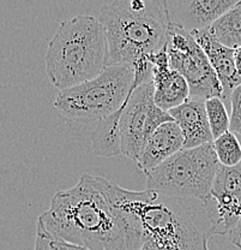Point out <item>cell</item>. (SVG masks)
Segmentation results:
<instances>
[{"mask_svg": "<svg viewBox=\"0 0 241 250\" xmlns=\"http://www.w3.org/2000/svg\"><path fill=\"white\" fill-rule=\"evenodd\" d=\"M169 114L183 132L185 140L184 149H192L214 143L204 100L190 98L183 105L170 109Z\"/></svg>", "mask_w": 241, "mask_h": 250, "instance_id": "cell-13", "label": "cell"}, {"mask_svg": "<svg viewBox=\"0 0 241 250\" xmlns=\"http://www.w3.org/2000/svg\"><path fill=\"white\" fill-rule=\"evenodd\" d=\"M239 0H166L170 24L187 33L208 30Z\"/></svg>", "mask_w": 241, "mask_h": 250, "instance_id": "cell-9", "label": "cell"}, {"mask_svg": "<svg viewBox=\"0 0 241 250\" xmlns=\"http://www.w3.org/2000/svg\"><path fill=\"white\" fill-rule=\"evenodd\" d=\"M107 34L95 16L79 15L65 21L48 42L46 72L61 90L97 77L108 67Z\"/></svg>", "mask_w": 241, "mask_h": 250, "instance_id": "cell-4", "label": "cell"}, {"mask_svg": "<svg viewBox=\"0 0 241 250\" xmlns=\"http://www.w3.org/2000/svg\"><path fill=\"white\" fill-rule=\"evenodd\" d=\"M107 34L108 66L149 61L167 42L169 28L166 0H116L98 9Z\"/></svg>", "mask_w": 241, "mask_h": 250, "instance_id": "cell-3", "label": "cell"}, {"mask_svg": "<svg viewBox=\"0 0 241 250\" xmlns=\"http://www.w3.org/2000/svg\"><path fill=\"white\" fill-rule=\"evenodd\" d=\"M215 40L229 48L241 47V0L209 28Z\"/></svg>", "mask_w": 241, "mask_h": 250, "instance_id": "cell-16", "label": "cell"}, {"mask_svg": "<svg viewBox=\"0 0 241 250\" xmlns=\"http://www.w3.org/2000/svg\"><path fill=\"white\" fill-rule=\"evenodd\" d=\"M184 145V135L175 122L162 124L145 143L137 166L144 174L149 173L183 150Z\"/></svg>", "mask_w": 241, "mask_h": 250, "instance_id": "cell-14", "label": "cell"}, {"mask_svg": "<svg viewBox=\"0 0 241 250\" xmlns=\"http://www.w3.org/2000/svg\"><path fill=\"white\" fill-rule=\"evenodd\" d=\"M234 59H235V66H237L238 72H239V75L241 76V47L240 48L235 49Z\"/></svg>", "mask_w": 241, "mask_h": 250, "instance_id": "cell-23", "label": "cell"}, {"mask_svg": "<svg viewBox=\"0 0 241 250\" xmlns=\"http://www.w3.org/2000/svg\"><path fill=\"white\" fill-rule=\"evenodd\" d=\"M230 127L229 131L241 136V85L234 90L230 96Z\"/></svg>", "mask_w": 241, "mask_h": 250, "instance_id": "cell-20", "label": "cell"}, {"mask_svg": "<svg viewBox=\"0 0 241 250\" xmlns=\"http://www.w3.org/2000/svg\"><path fill=\"white\" fill-rule=\"evenodd\" d=\"M229 237L230 242H232L237 248H239L241 250V218L240 220L238 221L237 225L234 226V229L229 232Z\"/></svg>", "mask_w": 241, "mask_h": 250, "instance_id": "cell-21", "label": "cell"}, {"mask_svg": "<svg viewBox=\"0 0 241 250\" xmlns=\"http://www.w3.org/2000/svg\"><path fill=\"white\" fill-rule=\"evenodd\" d=\"M95 177L142 243L151 239L165 250H210L209 239L223 236L212 202L179 200L155 190L133 191Z\"/></svg>", "mask_w": 241, "mask_h": 250, "instance_id": "cell-1", "label": "cell"}, {"mask_svg": "<svg viewBox=\"0 0 241 250\" xmlns=\"http://www.w3.org/2000/svg\"><path fill=\"white\" fill-rule=\"evenodd\" d=\"M34 250H88L82 247L69 243L59 237L53 236L47 229L37 220L36 224V238Z\"/></svg>", "mask_w": 241, "mask_h": 250, "instance_id": "cell-19", "label": "cell"}, {"mask_svg": "<svg viewBox=\"0 0 241 250\" xmlns=\"http://www.w3.org/2000/svg\"><path fill=\"white\" fill-rule=\"evenodd\" d=\"M154 82L139 85L124 104L120 118L121 154L137 164L145 143L162 124L174 122L169 112L155 104Z\"/></svg>", "mask_w": 241, "mask_h": 250, "instance_id": "cell-8", "label": "cell"}, {"mask_svg": "<svg viewBox=\"0 0 241 250\" xmlns=\"http://www.w3.org/2000/svg\"><path fill=\"white\" fill-rule=\"evenodd\" d=\"M205 107L212 136L214 140H217L229 131L230 116L228 114L225 103L221 98L208 99L205 101Z\"/></svg>", "mask_w": 241, "mask_h": 250, "instance_id": "cell-18", "label": "cell"}, {"mask_svg": "<svg viewBox=\"0 0 241 250\" xmlns=\"http://www.w3.org/2000/svg\"><path fill=\"white\" fill-rule=\"evenodd\" d=\"M191 35L203 48L212 69L216 72L220 83L223 88L224 103L229 101L233 92L241 85V76L235 66V49L225 47L215 40L208 30L194 31Z\"/></svg>", "mask_w": 241, "mask_h": 250, "instance_id": "cell-12", "label": "cell"}, {"mask_svg": "<svg viewBox=\"0 0 241 250\" xmlns=\"http://www.w3.org/2000/svg\"><path fill=\"white\" fill-rule=\"evenodd\" d=\"M166 48L170 67L187 81L191 99L206 101L221 98L223 100V88L219 77L191 33L169 24Z\"/></svg>", "mask_w": 241, "mask_h": 250, "instance_id": "cell-7", "label": "cell"}, {"mask_svg": "<svg viewBox=\"0 0 241 250\" xmlns=\"http://www.w3.org/2000/svg\"><path fill=\"white\" fill-rule=\"evenodd\" d=\"M139 250H165V249L161 248L159 244L155 243V242L151 241V239H147Z\"/></svg>", "mask_w": 241, "mask_h": 250, "instance_id": "cell-22", "label": "cell"}, {"mask_svg": "<svg viewBox=\"0 0 241 250\" xmlns=\"http://www.w3.org/2000/svg\"><path fill=\"white\" fill-rule=\"evenodd\" d=\"M219 167L214 143L183 149L145 174L147 189L174 199L210 203Z\"/></svg>", "mask_w": 241, "mask_h": 250, "instance_id": "cell-6", "label": "cell"}, {"mask_svg": "<svg viewBox=\"0 0 241 250\" xmlns=\"http://www.w3.org/2000/svg\"><path fill=\"white\" fill-rule=\"evenodd\" d=\"M222 234L229 233L241 218V165H220L211 189Z\"/></svg>", "mask_w": 241, "mask_h": 250, "instance_id": "cell-10", "label": "cell"}, {"mask_svg": "<svg viewBox=\"0 0 241 250\" xmlns=\"http://www.w3.org/2000/svg\"><path fill=\"white\" fill-rule=\"evenodd\" d=\"M152 64V82H154L155 104L163 111L183 105L190 99V87L178 71L170 67L166 46L149 58Z\"/></svg>", "mask_w": 241, "mask_h": 250, "instance_id": "cell-11", "label": "cell"}, {"mask_svg": "<svg viewBox=\"0 0 241 250\" xmlns=\"http://www.w3.org/2000/svg\"><path fill=\"white\" fill-rule=\"evenodd\" d=\"M124 106L115 113L106 117L98 122L92 132V143L94 152L98 156L111 158L121 154L120 118Z\"/></svg>", "mask_w": 241, "mask_h": 250, "instance_id": "cell-15", "label": "cell"}, {"mask_svg": "<svg viewBox=\"0 0 241 250\" xmlns=\"http://www.w3.org/2000/svg\"><path fill=\"white\" fill-rule=\"evenodd\" d=\"M37 220L53 236L88 250H139L143 246L89 173L56 192Z\"/></svg>", "mask_w": 241, "mask_h": 250, "instance_id": "cell-2", "label": "cell"}, {"mask_svg": "<svg viewBox=\"0 0 241 250\" xmlns=\"http://www.w3.org/2000/svg\"><path fill=\"white\" fill-rule=\"evenodd\" d=\"M214 148L220 165L225 167H235L240 165L241 145L235 134L230 131L225 132L214 141Z\"/></svg>", "mask_w": 241, "mask_h": 250, "instance_id": "cell-17", "label": "cell"}, {"mask_svg": "<svg viewBox=\"0 0 241 250\" xmlns=\"http://www.w3.org/2000/svg\"><path fill=\"white\" fill-rule=\"evenodd\" d=\"M145 84L129 65H112L97 77L58 93L54 106L63 116L80 124L100 122L124 106L129 95Z\"/></svg>", "mask_w": 241, "mask_h": 250, "instance_id": "cell-5", "label": "cell"}]
</instances>
